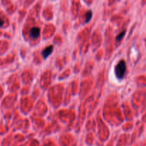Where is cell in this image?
Returning a JSON list of instances; mask_svg holds the SVG:
<instances>
[{
    "label": "cell",
    "instance_id": "1",
    "mask_svg": "<svg viewBox=\"0 0 146 146\" xmlns=\"http://www.w3.org/2000/svg\"><path fill=\"white\" fill-rule=\"evenodd\" d=\"M115 75L118 79H123L126 72V63L124 60H121L115 67Z\"/></svg>",
    "mask_w": 146,
    "mask_h": 146
},
{
    "label": "cell",
    "instance_id": "2",
    "mask_svg": "<svg viewBox=\"0 0 146 146\" xmlns=\"http://www.w3.org/2000/svg\"><path fill=\"white\" fill-rule=\"evenodd\" d=\"M40 29L38 27H33L31 29L29 34H30V36L32 38L36 39L39 36H40Z\"/></svg>",
    "mask_w": 146,
    "mask_h": 146
},
{
    "label": "cell",
    "instance_id": "3",
    "mask_svg": "<svg viewBox=\"0 0 146 146\" xmlns=\"http://www.w3.org/2000/svg\"><path fill=\"white\" fill-rule=\"evenodd\" d=\"M52 50L53 46H49V47H46V48L43 50L42 52V55L43 56L44 58H47V57H48V56L52 52Z\"/></svg>",
    "mask_w": 146,
    "mask_h": 146
},
{
    "label": "cell",
    "instance_id": "4",
    "mask_svg": "<svg viewBox=\"0 0 146 146\" xmlns=\"http://www.w3.org/2000/svg\"><path fill=\"white\" fill-rule=\"evenodd\" d=\"M92 12H91V11H88V12L86 13V15H85V17H86V19H85V22H89V21L91 19V18H92Z\"/></svg>",
    "mask_w": 146,
    "mask_h": 146
},
{
    "label": "cell",
    "instance_id": "5",
    "mask_svg": "<svg viewBox=\"0 0 146 146\" xmlns=\"http://www.w3.org/2000/svg\"><path fill=\"white\" fill-rule=\"evenodd\" d=\"M125 31H123V32H122L120 35H117V37H116V40H117V41H119V40H121L122 39H123V36L125 35Z\"/></svg>",
    "mask_w": 146,
    "mask_h": 146
},
{
    "label": "cell",
    "instance_id": "6",
    "mask_svg": "<svg viewBox=\"0 0 146 146\" xmlns=\"http://www.w3.org/2000/svg\"><path fill=\"white\" fill-rule=\"evenodd\" d=\"M3 25H4V21L2 20V19H0V27L3 26Z\"/></svg>",
    "mask_w": 146,
    "mask_h": 146
}]
</instances>
